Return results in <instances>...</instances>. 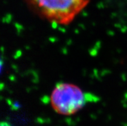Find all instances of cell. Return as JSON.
Instances as JSON below:
<instances>
[{
	"label": "cell",
	"mask_w": 127,
	"mask_h": 126,
	"mask_svg": "<svg viewBox=\"0 0 127 126\" xmlns=\"http://www.w3.org/2000/svg\"><path fill=\"white\" fill-rule=\"evenodd\" d=\"M31 9L43 19L55 24L70 23L90 0H25Z\"/></svg>",
	"instance_id": "1"
},
{
	"label": "cell",
	"mask_w": 127,
	"mask_h": 126,
	"mask_svg": "<svg viewBox=\"0 0 127 126\" xmlns=\"http://www.w3.org/2000/svg\"><path fill=\"white\" fill-rule=\"evenodd\" d=\"M99 101L96 95L83 91L79 86L60 82L56 85L50 95V104L57 113L70 116L83 108L88 103Z\"/></svg>",
	"instance_id": "2"
},
{
	"label": "cell",
	"mask_w": 127,
	"mask_h": 126,
	"mask_svg": "<svg viewBox=\"0 0 127 126\" xmlns=\"http://www.w3.org/2000/svg\"><path fill=\"white\" fill-rule=\"evenodd\" d=\"M1 68H2V63H1V61H0V72L1 70Z\"/></svg>",
	"instance_id": "3"
}]
</instances>
